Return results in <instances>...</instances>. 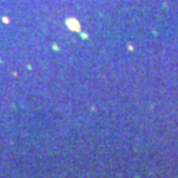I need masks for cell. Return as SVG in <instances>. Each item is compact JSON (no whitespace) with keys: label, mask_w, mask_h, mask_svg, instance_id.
Instances as JSON below:
<instances>
[{"label":"cell","mask_w":178,"mask_h":178,"mask_svg":"<svg viewBox=\"0 0 178 178\" xmlns=\"http://www.w3.org/2000/svg\"><path fill=\"white\" fill-rule=\"evenodd\" d=\"M66 26L71 32H78V33H81V24H79V21L75 17L66 18Z\"/></svg>","instance_id":"1"}]
</instances>
